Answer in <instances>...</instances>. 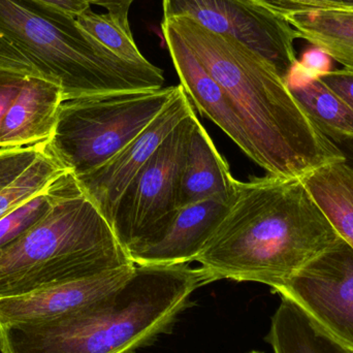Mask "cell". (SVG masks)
<instances>
[{"mask_svg": "<svg viewBox=\"0 0 353 353\" xmlns=\"http://www.w3.org/2000/svg\"><path fill=\"white\" fill-rule=\"evenodd\" d=\"M341 239L301 178L269 175L236 181L194 261L210 283L257 282L275 292Z\"/></svg>", "mask_w": 353, "mask_h": 353, "instance_id": "1", "label": "cell"}, {"mask_svg": "<svg viewBox=\"0 0 353 353\" xmlns=\"http://www.w3.org/2000/svg\"><path fill=\"white\" fill-rule=\"evenodd\" d=\"M163 21L182 37L230 97L254 147V163L269 175L302 178L345 161L337 143L311 121L285 80L263 56L188 17Z\"/></svg>", "mask_w": 353, "mask_h": 353, "instance_id": "2", "label": "cell"}, {"mask_svg": "<svg viewBox=\"0 0 353 353\" xmlns=\"http://www.w3.org/2000/svg\"><path fill=\"white\" fill-rule=\"evenodd\" d=\"M210 283L189 263L134 265L119 288L54 319L0 325L1 353H132L167 331L191 294Z\"/></svg>", "mask_w": 353, "mask_h": 353, "instance_id": "3", "label": "cell"}, {"mask_svg": "<svg viewBox=\"0 0 353 353\" xmlns=\"http://www.w3.org/2000/svg\"><path fill=\"white\" fill-rule=\"evenodd\" d=\"M0 68L58 85L64 101L163 88V70L122 59L77 17L41 0H0Z\"/></svg>", "mask_w": 353, "mask_h": 353, "instance_id": "4", "label": "cell"}, {"mask_svg": "<svg viewBox=\"0 0 353 353\" xmlns=\"http://www.w3.org/2000/svg\"><path fill=\"white\" fill-rule=\"evenodd\" d=\"M134 265L113 226L82 190L63 175L45 217L0 249V299L24 296Z\"/></svg>", "mask_w": 353, "mask_h": 353, "instance_id": "5", "label": "cell"}, {"mask_svg": "<svg viewBox=\"0 0 353 353\" xmlns=\"http://www.w3.org/2000/svg\"><path fill=\"white\" fill-rule=\"evenodd\" d=\"M178 86L105 93L62 101L50 154L79 176L107 163L165 109Z\"/></svg>", "mask_w": 353, "mask_h": 353, "instance_id": "6", "label": "cell"}, {"mask_svg": "<svg viewBox=\"0 0 353 353\" xmlns=\"http://www.w3.org/2000/svg\"><path fill=\"white\" fill-rule=\"evenodd\" d=\"M196 120L193 112L174 128L120 199L112 226L126 251L163 230L178 210L181 172Z\"/></svg>", "mask_w": 353, "mask_h": 353, "instance_id": "7", "label": "cell"}, {"mask_svg": "<svg viewBox=\"0 0 353 353\" xmlns=\"http://www.w3.org/2000/svg\"><path fill=\"white\" fill-rule=\"evenodd\" d=\"M163 19L188 17L208 30L234 37L263 56L285 80L298 62V32L285 16L255 0H163Z\"/></svg>", "mask_w": 353, "mask_h": 353, "instance_id": "8", "label": "cell"}, {"mask_svg": "<svg viewBox=\"0 0 353 353\" xmlns=\"http://www.w3.org/2000/svg\"><path fill=\"white\" fill-rule=\"evenodd\" d=\"M275 292L353 353V248L343 239Z\"/></svg>", "mask_w": 353, "mask_h": 353, "instance_id": "9", "label": "cell"}, {"mask_svg": "<svg viewBox=\"0 0 353 353\" xmlns=\"http://www.w3.org/2000/svg\"><path fill=\"white\" fill-rule=\"evenodd\" d=\"M193 105L181 85L157 117L107 163L85 175L76 176L87 196L113 223L120 199L147 161L185 118Z\"/></svg>", "mask_w": 353, "mask_h": 353, "instance_id": "10", "label": "cell"}, {"mask_svg": "<svg viewBox=\"0 0 353 353\" xmlns=\"http://www.w3.org/2000/svg\"><path fill=\"white\" fill-rule=\"evenodd\" d=\"M232 197H213L178 208L163 230L128 249L132 263L173 265L194 261L228 211Z\"/></svg>", "mask_w": 353, "mask_h": 353, "instance_id": "11", "label": "cell"}, {"mask_svg": "<svg viewBox=\"0 0 353 353\" xmlns=\"http://www.w3.org/2000/svg\"><path fill=\"white\" fill-rule=\"evenodd\" d=\"M163 39L173 60L181 86L193 107L221 128L234 144L254 161L255 151L234 103L180 34L168 21L161 23Z\"/></svg>", "mask_w": 353, "mask_h": 353, "instance_id": "12", "label": "cell"}, {"mask_svg": "<svg viewBox=\"0 0 353 353\" xmlns=\"http://www.w3.org/2000/svg\"><path fill=\"white\" fill-rule=\"evenodd\" d=\"M134 265L24 296L0 299V325L54 319L107 296L132 275Z\"/></svg>", "mask_w": 353, "mask_h": 353, "instance_id": "13", "label": "cell"}, {"mask_svg": "<svg viewBox=\"0 0 353 353\" xmlns=\"http://www.w3.org/2000/svg\"><path fill=\"white\" fill-rule=\"evenodd\" d=\"M63 101L58 85L27 77L0 126V149L24 148L46 142L53 134Z\"/></svg>", "mask_w": 353, "mask_h": 353, "instance_id": "14", "label": "cell"}, {"mask_svg": "<svg viewBox=\"0 0 353 353\" xmlns=\"http://www.w3.org/2000/svg\"><path fill=\"white\" fill-rule=\"evenodd\" d=\"M236 179L203 124L197 119L191 130L181 172L178 207L213 197L230 199Z\"/></svg>", "mask_w": 353, "mask_h": 353, "instance_id": "15", "label": "cell"}, {"mask_svg": "<svg viewBox=\"0 0 353 353\" xmlns=\"http://www.w3.org/2000/svg\"><path fill=\"white\" fill-rule=\"evenodd\" d=\"M292 97L311 121L335 143L353 140V111L319 77L294 64L285 79Z\"/></svg>", "mask_w": 353, "mask_h": 353, "instance_id": "16", "label": "cell"}, {"mask_svg": "<svg viewBox=\"0 0 353 353\" xmlns=\"http://www.w3.org/2000/svg\"><path fill=\"white\" fill-rule=\"evenodd\" d=\"M285 18L300 39L353 72V6L301 10Z\"/></svg>", "mask_w": 353, "mask_h": 353, "instance_id": "17", "label": "cell"}, {"mask_svg": "<svg viewBox=\"0 0 353 353\" xmlns=\"http://www.w3.org/2000/svg\"><path fill=\"white\" fill-rule=\"evenodd\" d=\"M301 180L314 197L338 234L353 248V170L337 161L303 176Z\"/></svg>", "mask_w": 353, "mask_h": 353, "instance_id": "18", "label": "cell"}, {"mask_svg": "<svg viewBox=\"0 0 353 353\" xmlns=\"http://www.w3.org/2000/svg\"><path fill=\"white\" fill-rule=\"evenodd\" d=\"M267 341L274 353H352L284 298L272 317Z\"/></svg>", "mask_w": 353, "mask_h": 353, "instance_id": "19", "label": "cell"}, {"mask_svg": "<svg viewBox=\"0 0 353 353\" xmlns=\"http://www.w3.org/2000/svg\"><path fill=\"white\" fill-rule=\"evenodd\" d=\"M66 172L50 154L47 147L34 163L8 187L0 191V219L45 190L54 180Z\"/></svg>", "mask_w": 353, "mask_h": 353, "instance_id": "20", "label": "cell"}, {"mask_svg": "<svg viewBox=\"0 0 353 353\" xmlns=\"http://www.w3.org/2000/svg\"><path fill=\"white\" fill-rule=\"evenodd\" d=\"M77 20L89 34L122 59L141 65L151 63L141 53L130 27L120 24L108 12L99 14L88 8L77 17Z\"/></svg>", "mask_w": 353, "mask_h": 353, "instance_id": "21", "label": "cell"}, {"mask_svg": "<svg viewBox=\"0 0 353 353\" xmlns=\"http://www.w3.org/2000/svg\"><path fill=\"white\" fill-rule=\"evenodd\" d=\"M64 173L45 190L0 219V249L18 240L45 217L59 195Z\"/></svg>", "mask_w": 353, "mask_h": 353, "instance_id": "22", "label": "cell"}, {"mask_svg": "<svg viewBox=\"0 0 353 353\" xmlns=\"http://www.w3.org/2000/svg\"><path fill=\"white\" fill-rule=\"evenodd\" d=\"M45 142L24 148L0 149V191L22 175L41 154Z\"/></svg>", "mask_w": 353, "mask_h": 353, "instance_id": "23", "label": "cell"}, {"mask_svg": "<svg viewBox=\"0 0 353 353\" xmlns=\"http://www.w3.org/2000/svg\"><path fill=\"white\" fill-rule=\"evenodd\" d=\"M27 77L21 72L0 68V126L8 108L20 92Z\"/></svg>", "mask_w": 353, "mask_h": 353, "instance_id": "24", "label": "cell"}, {"mask_svg": "<svg viewBox=\"0 0 353 353\" xmlns=\"http://www.w3.org/2000/svg\"><path fill=\"white\" fill-rule=\"evenodd\" d=\"M353 111V72L342 68L332 70L319 77Z\"/></svg>", "mask_w": 353, "mask_h": 353, "instance_id": "25", "label": "cell"}, {"mask_svg": "<svg viewBox=\"0 0 353 353\" xmlns=\"http://www.w3.org/2000/svg\"><path fill=\"white\" fill-rule=\"evenodd\" d=\"M332 58L317 48L313 47L305 52L302 59L298 60L303 70L313 76L319 77L332 70Z\"/></svg>", "mask_w": 353, "mask_h": 353, "instance_id": "26", "label": "cell"}, {"mask_svg": "<svg viewBox=\"0 0 353 353\" xmlns=\"http://www.w3.org/2000/svg\"><path fill=\"white\" fill-rule=\"evenodd\" d=\"M279 14L286 16L290 12H301V10H319V8H327L332 6L315 0H255Z\"/></svg>", "mask_w": 353, "mask_h": 353, "instance_id": "27", "label": "cell"}, {"mask_svg": "<svg viewBox=\"0 0 353 353\" xmlns=\"http://www.w3.org/2000/svg\"><path fill=\"white\" fill-rule=\"evenodd\" d=\"M89 6H103L107 10L108 14H111L120 24L125 27H130V6L134 3V0H82Z\"/></svg>", "mask_w": 353, "mask_h": 353, "instance_id": "28", "label": "cell"}, {"mask_svg": "<svg viewBox=\"0 0 353 353\" xmlns=\"http://www.w3.org/2000/svg\"><path fill=\"white\" fill-rule=\"evenodd\" d=\"M41 1L46 2L54 8H60L64 12H70L74 17H78L81 12L91 6L82 0H41Z\"/></svg>", "mask_w": 353, "mask_h": 353, "instance_id": "29", "label": "cell"}, {"mask_svg": "<svg viewBox=\"0 0 353 353\" xmlns=\"http://www.w3.org/2000/svg\"><path fill=\"white\" fill-rule=\"evenodd\" d=\"M339 148L341 149L343 154L345 155V161H347L348 165L352 168L353 170V140L344 141V142L337 143Z\"/></svg>", "mask_w": 353, "mask_h": 353, "instance_id": "30", "label": "cell"}, {"mask_svg": "<svg viewBox=\"0 0 353 353\" xmlns=\"http://www.w3.org/2000/svg\"><path fill=\"white\" fill-rule=\"evenodd\" d=\"M315 1L321 2L327 4L332 8H346V6H353V0H315Z\"/></svg>", "mask_w": 353, "mask_h": 353, "instance_id": "31", "label": "cell"}, {"mask_svg": "<svg viewBox=\"0 0 353 353\" xmlns=\"http://www.w3.org/2000/svg\"><path fill=\"white\" fill-rule=\"evenodd\" d=\"M248 353H263V352H248Z\"/></svg>", "mask_w": 353, "mask_h": 353, "instance_id": "32", "label": "cell"}]
</instances>
